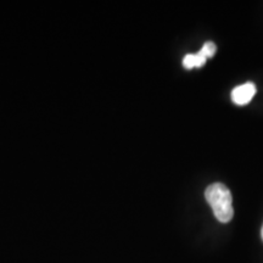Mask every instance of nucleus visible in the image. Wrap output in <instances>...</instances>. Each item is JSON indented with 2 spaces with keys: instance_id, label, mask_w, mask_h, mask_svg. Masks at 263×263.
<instances>
[{
  "instance_id": "obj_1",
  "label": "nucleus",
  "mask_w": 263,
  "mask_h": 263,
  "mask_svg": "<svg viewBox=\"0 0 263 263\" xmlns=\"http://www.w3.org/2000/svg\"><path fill=\"white\" fill-rule=\"evenodd\" d=\"M205 199L211 206L213 215L221 223H228L234 216L230 190L222 183H213L205 190Z\"/></svg>"
},
{
  "instance_id": "obj_2",
  "label": "nucleus",
  "mask_w": 263,
  "mask_h": 263,
  "mask_svg": "<svg viewBox=\"0 0 263 263\" xmlns=\"http://www.w3.org/2000/svg\"><path fill=\"white\" fill-rule=\"evenodd\" d=\"M256 94V85L251 82L244 83L232 90V100L236 105H246L252 100Z\"/></svg>"
},
{
  "instance_id": "obj_3",
  "label": "nucleus",
  "mask_w": 263,
  "mask_h": 263,
  "mask_svg": "<svg viewBox=\"0 0 263 263\" xmlns=\"http://www.w3.org/2000/svg\"><path fill=\"white\" fill-rule=\"evenodd\" d=\"M207 59L203 57L201 52L197 54H188L183 59V66L186 70H193V68H200L206 64Z\"/></svg>"
},
{
  "instance_id": "obj_4",
  "label": "nucleus",
  "mask_w": 263,
  "mask_h": 263,
  "mask_svg": "<svg viewBox=\"0 0 263 263\" xmlns=\"http://www.w3.org/2000/svg\"><path fill=\"white\" fill-rule=\"evenodd\" d=\"M216 50H217V47H216L215 43H213V42H206L205 44L202 45V48H201V50H200V52H201V54L206 59H210L216 54Z\"/></svg>"
},
{
  "instance_id": "obj_5",
  "label": "nucleus",
  "mask_w": 263,
  "mask_h": 263,
  "mask_svg": "<svg viewBox=\"0 0 263 263\" xmlns=\"http://www.w3.org/2000/svg\"><path fill=\"white\" fill-rule=\"evenodd\" d=\"M261 236H262V240H263V226H262V229H261Z\"/></svg>"
}]
</instances>
